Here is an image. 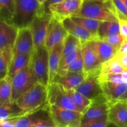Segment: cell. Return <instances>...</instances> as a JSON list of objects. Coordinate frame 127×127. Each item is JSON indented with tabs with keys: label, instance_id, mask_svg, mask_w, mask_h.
<instances>
[{
	"label": "cell",
	"instance_id": "1",
	"mask_svg": "<svg viewBox=\"0 0 127 127\" xmlns=\"http://www.w3.org/2000/svg\"><path fill=\"white\" fill-rule=\"evenodd\" d=\"M73 16L102 21L118 19L117 11L112 0L107 1L84 0L80 9Z\"/></svg>",
	"mask_w": 127,
	"mask_h": 127
},
{
	"label": "cell",
	"instance_id": "2",
	"mask_svg": "<svg viewBox=\"0 0 127 127\" xmlns=\"http://www.w3.org/2000/svg\"><path fill=\"white\" fill-rule=\"evenodd\" d=\"M14 127H56L49 112L48 102L24 115L14 118Z\"/></svg>",
	"mask_w": 127,
	"mask_h": 127
},
{
	"label": "cell",
	"instance_id": "3",
	"mask_svg": "<svg viewBox=\"0 0 127 127\" xmlns=\"http://www.w3.org/2000/svg\"><path fill=\"white\" fill-rule=\"evenodd\" d=\"M47 101V86L37 82L16 100L19 106L25 111L37 109Z\"/></svg>",
	"mask_w": 127,
	"mask_h": 127
},
{
	"label": "cell",
	"instance_id": "4",
	"mask_svg": "<svg viewBox=\"0 0 127 127\" xmlns=\"http://www.w3.org/2000/svg\"><path fill=\"white\" fill-rule=\"evenodd\" d=\"M14 24L19 28L29 27L42 5L37 0H14Z\"/></svg>",
	"mask_w": 127,
	"mask_h": 127
},
{
	"label": "cell",
	"instance_id": "5",
	"mask_svg": "<svg viewBox=\"0 0 127 127\" xmlns=\"http://www.w3.org/2000/svg\"><path fill=\"white\" fill-rule=\"evenodd\" d=\"M30 65L37 81L49 86V52L45 45L34 50L31 55Z\"/></svg>",
	"mask_w": 127,
	"mask_h": 127
},
{
	"label": "cell",
	"instance_id": "6",
	"mask_svg": "<svg viewBox=\"0 0 127 127\" xmlns=\"http://www.w3.org/2000/svg\"><path fill=\"white\" fill-rule=\"evenodd\" d=\"M51 119L56 127H78L83 114L70 109L49 105Z\"/></svg>",
	"mask_w": 127,
	"mask_h": 127
},
{
	"label": "cell",
	"instance_id": "7",
	"mask_svg": "<svg viewBox=\"0 0 127 127\" xmlns=\"http://www.w3.org/2000/svg\"><path fill=\"white\" fill-rule=\"evenodd\" d=\"M51 18L52 15L44 12L41 7L29 26L33 38L35 49L44 45Z\"/></svg>",
	"mask_w": 127,
	"mask_h": 127
},
{
	"label": "cell",
	"instance_id": "8",
	"mask_svg": "<svg viewBox=\"0 0 127 127\" xmlns=\"http://www.w3.org/2000/svg\"><path fill=\"white\" fill-rule=\"evenodd\" d=\"M37 82L30 64L14 75L12 77V102H16L21 95Z\"/></svg>",
	"mask_w": 127,
	"mask_h": 127
},
{
	"label": "cell",
	"instance_id": "9",
	"mask_svg": "<svg viewBox=\"0 0 127 127\" xmlns=\"http://www.w3.org/2000/svg\"><path fill=\"white\" fill-rule=\"evenodd\" d=\"M47 102L49 105L79 112L68 91L58 83H52L47 86Z\"/></svg>",
	"mask_w": 127,
	"mask_h": 127
},
{
	"label": "cell",
	"instance_id": "10",
	"mask_svg": "<svg viewBox=\"0 0 127 127\" xmlns=\"http://www.w3.org/2000/svg\"><path fill=\"white\" fill-rule=\"evenodd\" d=\"M108 119L110 125L127 127V101L117 100L108 101Z\"/></svg>",
	"mask_w": 127,
	"mask_h": 127
},
{
	"label": "cell",
	"instance_id": "11",
	"mask_svg": "<svg viewBox=\"0 0 127 127\" xmlns=\"http://www.w3.org/2000/svg\"><path fill=\"white\" fill-rule=\"evenodd\" d=\"M100 69V68L87 73L85 79L75 89L90 100L103 93L98 80Z\"/></svg>",
	"mask_w": 127,
	"mask_h": 127
},
{
	"label": "cell",
	"instance_id": "12",
	"mask_svg": "<svg viewBox=\"0 0 127 127\" xmlns=\"http://www.w3.org/2000/svg\"><path fill=\"white\" fill-rule=\"evenodd\" d=\"M84 0H64L49 7V11L53 17L62 21L73 16L82 6Z\"/></svg>",
	"mask_w": 127,
	"mask_h": 127
},
{
	"label": "cell",
	"instance_id": "13",
	"mask_svg": "<svg viewBox=\"0 0 127 127\" xmlns=\"http://www.w3.org/2000/svg\"><path fill=\"white\" fill-rule=\"evenodd\" d=\"M68 33L64 27L62 21L52 16L44 45L48 51L50 50L56 45L63 42Z\"/></svg>",
	"mask_w": 127,
	"mask_h": 127
},
{
	"label": "cell",
	"instance_id": "14",
	"mask_svg": "<svg viewBox=\"0 0 127 127\" xmlns=\"http://www.w3.org/2000/svg\"><path fill=\"white\" fill-rule=\"evenodd\" d=\"M108 110V99L103 93L99 94L91 100L90 104L82 115L80 125L88 120L107 114Z\"/></svg>",
	"mask_w": 127,
	"mask_h": 127
},
{
	"label": "cell",
	"instance_id": "15",
	"mask_svg": "<svg viewBox=\"0 0 127 127\" xmlns=\"http://www.w3.org/2000/svg\"><path fill=\"white\" fill-rule=\"evenodd\" d=\"M34 50L33 38L29 27L19 28L12 48L13 54L32 55Z\"/></svg>",
	"mask_w": 127,
	"mask_h": 127
},
{
	"label": "cell",
	"instance_id": "16",
	"mask_svg": "<svg viewBox=\"0 0 127 127\" xmlns=\"http://www.w3.org/2000/svg\"><path fill=\"white\" fill-rule=\"evenodd\" d=\"M86 42L94 50L102 64L112 59L118 52L117 48L102 40L93 39Z\"/></svg>",
	"mask_w": 127,
	"mask_h": 127
},
{
	"label": "cell",
	"instance_id": "17",
	"mask_svg": "<svg viewBox=\"0 0 127 127\" xmlns=\"http://www.w3.org/2000/svg\"><path fill=\"white\" fill-rule=\"evenodd\" d=\"M87 76V73H74L67 71L65 74L60 75L57 74L52 83H56L62 85L66 90L75 89Z\"/></svg>",
	"mask_w": 127,
	"mask_h": 127
},
{
	"label": "cell",
	"instance_id": "18",
	"mask_svg": "<svg viewBox=\"0 0 127 127\" xmlns=\"http://www.w3.org/2000/svg\"><path fill=\"white\" fill-rule=\"evenodd\" d=\"M81 54L83 60V71L85 73H88L100 68L102 63L98 60L94 50L86 42L82 43Z\"/></svg>",
	"mask_w": 127,
	"mask_h": 127
},
{
	"label": "cell",
	"instance_id": "19",
	"mask_svg": "<svg viewBox=\"0 0 127 127\" xmlns=\"http://www.w3.org/2000/svg\"><path fill=\"white\" fill-rule=\"evenodd\" d=\"M17 32L18 27L14 24L0 20V50L9 47L13 48Z\"/></svg>",
	"mask_w": 127,
	"mask_h": 127
},
{
	"label": "cell",
	"instance_id": "20",
	"mask_svg": "<svg viewBox=\"0 0 127 127\" xmlns=\"http://www.w3.org/2000/svg\"><path fill=\"white\" fill-rule=\"evenodd\" d=\"M100 82L103 94L108 101L121 100L127 91V83H113L106 81Z\"/></svg>",
	"mask_w": 127,
	"mask_h": 127
},
{
	"label": "cell",
	"instance_id": "21",
	"mask_svg": "<svg viewBox=\"0 0 127 127\" xmlns=\"http://www.w3.org/2000/svg\"><path fill=\"white\" fill-rule=\"evenodd\" d=\"M61 21L67 32L78 38L82 43L92 40L90 32L82 26L73 21L70 17L64 18Z\"/></svg>",
	"mask_w": 127,
	"mask_h": 127
},
{
	"label": "cell",
	"instance_id": "22",
	"mask_svg": "<svg viewBox=\"0 0 127 127\" xmlns=\"http://www.w3.org/2000/svg\"><path fill=\"white\" fill-rule=\"evenodd\" d=\"M63 42L56 45L49 52V84H51L57 74L59 65L62 55Z\"/></svg>",
	"mask_w": 127,
	"mask_h": 127
},
{
	"label": "cell",
	"instance_id": "23",
	"mask_svg": "<svg viewBox=\"0 0 127 127\" xmlns=\"http://www.w3.org/2000/svg\"><path fill=\"white\" fill-rule=\"evenodd\" d=\"M29 112L22 110L16 102H11L9 103L0 102V120L20 117Z\"/></svg>",
	"mask_w": 127,
	"mask_h": 127
},
{
	"label": "cell",
	"instance_id": "24",
	"mask_svg": "<svg viewBox=\"0 0 127 127\" xmlns=\"http://www.w3.org/2000/svg\"><path fill=\"white\" fill-rule=\"evenodd\" d=\"M31 55L29 54H13L9 66L7 76L12 77L23 69L30 64Z\"/></svg>",
	"mask_w": 127,
	"mask_h": 127
},
{
	"label": "cell",
	"instance_id": "25",
	"mask_svg": "<svg viewBox=\"0 0 127 127\" xmlns=\"http://www.w3.org/2000/svg\"><path fill=\"white\" fill-rule=\"evenodd\" d=\"M70 18L76 23L78 24L87 30L92 35V40L98 39V27L102 21L76 16H70Z\"/></svg>",
	"mask_w": 127,
	"mask_h": 127
},
{
	"label": "cell",
	"instance_id": "26",
	"mask_svg": "<svg viewBox=\"0 0 127 127\" xmlns=\"http://www.w3.org/2000/svg\"><path fill=\"white\" fill-rule=\"evenodd\" d=\"M119 21H103L100 24L98 30V39L106 37L120 34Z\"/></svg>",
	"mask_w": 127,
	"mask_h": 127
},
{
	"label": "cell",
	"instance_id": "27",
	"mask_svg": "<svg viewBox=\"0 0 127 127\" xmlns=\"http://www.w3.org/2000/svg\"><path fill=\"white\" fill-rule=\"evenodd\" d=\"M14 0H0V20L14 24Z\"/></svg>",
	"mask_w": 127,
	"mask_h": 127
},
{
	"label": "cell",
	"instance_id": "28",
	"mask_svg": "<svg viewBox=\"0 0 127 127\" xmlns=\"http://www.w3.org/2000/svg\"><path fill=\"white\" fill-rule=\"evenodd\" d=\"M12 100V78L9 76L0 79V102L9 103Z\"/></svg>",
	"mask_w": 127,
	"mask_h": 127
},
{
	"label": "cell",
	"instance_id": "29",
	"mask_svg": "<svg viewBox=\"0 0 127 127\" xmlns=\"http://www.w3.org/2000/svg\"><path fill=\"white\" fill-rule=\"evenodd\" d=\"M13 55L12 48L0 50V79L7 76L11 58Z\"/></svg>",
	"mask_w": 127,
	"mask_h": 127
},
{
	"label": "cell",
	"instance_id": "30",
	"mask_svg": "<svg viewBox=\"0 0 127 127\" xmlns=\"http://www.w3.org/2000/svg\"><path fill=\"white\" fill-rule=\"evenodd\" d=\"M81 46L82 42L78 38L68 33L63 41V48L61 57H64L72 52H75L81 48Z\"/></svg>",
	"mask_w": 127,
	"mask_h": 127
},
{
	"label": "cell",
	"instance_id": "31",
	"mask_svg": "<svg viewBox=\"0 0 127 127\" xmlns=\"http://www.w3.org/2000/svg\"><path fill=\"white\" fill-rule=\"evenodd\" d=\"M125 68L120 64L115 57L104 62L102 64L100 69L99 74H118L121 73Z\"/></svg>",
	"mask_w": 127,
	"mask_h": 127
},
{
	"label": "cell",
	"instance_id": "32",
	"mask_svg": "<svg viewBox=\"0 0 127 127\" xmlns=\"http://www.w3.org/2000/svg\"><path fill=\"white\" fill-rule=\"evenodd\" d=\"M71 98L74 102L75 105L78 107L80 112L83 114L88 105L91 102V100L83 95L79 92L77 91L75 89H71L67 90Z\"/></svg>",
	"mask_w": 127,
	"mask_h": 127
},
{
	"label": "cell",
	"instance_id": "33",
	"mask_svg": "<svg viewBox=\"0 0 127 127\" xmlns=\"http://www.w3.org/2000/svg\"><path fill=\"white\" fill-rule=\"evenodd\" d=\"M110 125L108 119V115L105 114L99 117L90 120L80 125L81 127H106Z\"/></svg>",
	"mask_w": 127,
	"mask_h": 127
},
{
	"label": "cell",
	"instance_id": "34",
	"mask_svg": "<svg viewBox=\"0 0 127 127\" xmlns=\"http://www.w3.org/2000/svg\"><path fill=\"white\" fill-rule=\"evenodd\" d=\"M67 71L74 72V73L84 72L83 68V60H82V54H81V48L77 52L75 57L70 63Z\"/></svg>",
	"mask_w": 127,
	"mask_h": 127
},
{
	"label": "cell",
	"instance_id": "35",
	"mask_svg": "<svg viewBox=\"0 0 127 127\" xmlns=\"http://www.w3.org/2000/svg\"><path fill=\"white\" fill-rule=\"evenodd\" d=\"M100 40H103L105 41V42H107V43L110 44L111 45L113 46V47H115L116 48H117V49L119 50L120 47H121L122 44L123 43V41L125 40V38H123V36L120 33V34L115 35L104 37V38Z\"/></svg>",
	"mask_w": 127,
	"mask_h": 127
},
{
	"label": "cell",
	"instance_id": "36",
	"mask_svg": "<svg viewBox=\"0 0 127 127\" xmlns=\"http://www.w3.org/2000/svg\"><path fill=\"white\" fill-rule=\"evenodd\" d=\"M120 24V33L125 40L127 39V20L118 19Z\"/></svg>",
	"mask_w": 127,
	"mask_h": 127
},
{
	"label": "cell",
	"instance_id": "37",
	"mask_svg": "<svg viewBox=\"0 0 127 127\" xmlns=\"http://www.w3.org/2000/svg\"><path fill=\"white\" fill-rule=\"evenodd\" d=\"M115 57L118 60L125 69H127V53H120L118 52Z\"/></svg>",
	"mask_w": 127,
	"mask_h": 127
},
{
	"label": "cell",
	"instance_id": "38",
	"mask_svg": "<svg viewBox=\"0 0 127 127\" xmlns=\"http://www.w3.org/2000/svg\"><path fill=\"white\" fill-rule=\"evenodd\" d=\"M62 1H64V0H46V2L42 5V8L43 9V11L44 12H46V13L51 14L49 12V7L51 5L54 4L58 3V2H61Z\"/></svg>",
	"mask_w": 127,
	"mask_h": 127
},
{
	"label": "cell",
	"instance_id": "39",
	"mask_svg": "<svg viewBox=\"0 0 127 127\" xmlns=\"http://www.w3.org/2000/svg\"><path fill=\"white\" fill-rule=\"evenodd\" d=\"M118 53H127V40H125L121 47H120Z\"/></svg>",
	"mask_w": 127,
	"mask_h": 127
},
{
	"label": "cell",
	"instance_id": "40",
	"mask_svg": "<svg viewBox=\"0 0 127 127\" xmlns=\"http://www.w3.org/2000/svg\"><path fill=\"white\" fill-rule=\"evenodd\" d=\"M121 100H127V93H125V94L123 95V97L122 98V99H121Z\"/></svg>",
	"mask_w": 127,
	"mask_h": 127
},
{
	"label": "cell",
	"instance_id": "41",
	"mask_svg": "<svg viewBox=\"0 0 127 127\" xmlns=\"http://www.w3.org/2000/svg\"><path fill=\"white\" fill-rule=\"evenodd\" d=\"M37 1H38V2H39L40 4L42 5L45 2H46V0H37Z\"/></svg>",
	"mask_w": 127,
	"mask_h": 127
},
{
	"label": "cell",
	"instance_id": "42",
	"mask_svg": "<svg viewBox=\"0 0 127 127\" xmlns=\"http://www.w3.org/2000/svg\"><path fill=\"white\" fill-rule=\"evenodd\" d=\"M122 1H123V2H124L125 5L126 7H127V0H122Z\"/></svg>",
	"mask_w": 127,
	"mask_h": 127
},
{
	"label": "cell",
	"instance_id": "43",
	"mask_svg": "<svg viewBox=\"0 0 127 127\" xmlns=\"http://www.w3.org/2000/svg\"><path fill=\"white\" fill-rule=\"evenodd\" d=\"M93 1H107L108 0H93Z\"/></svg>",
	"mask_w": 127,
	"mask_h": 127
}]
</instances>
